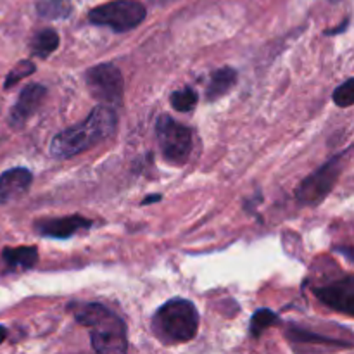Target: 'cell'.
I'll use <instances>...</instances> for the list:
<instances>
[{
  "label": "cell",
  "instance_id": "6da1fadb",
  "mask_svg": "<svg viewBox=\"0 0 354 354\" xmlns=\"http://www.w3.org/2000/svg\"><path fill=\"white\" fill-rule=\"evenodd\" d=\"M116 111L107 104H100L86 116L83 123L62 130L52 138L50 154L54 158H71L82 154L109 138L116 131Z\"/></svg>",
  "mask_w": 354,
  "mask_h": 354
},
{
  "label": "cell",
  "instance_id": "7a4b0ae2",
  "mask_svg": "<svg viewBox=\"0 0 354 354\" xmlns=\"http://www.w3.org/2000/svg\"><path fill=\"white\" fill-rule=\"evenodd\" d=\"M75 317L78 324L90 330V342L97 353L123 354L128 349L124 322L102 304H83Z\"/></svg>",
  "mask_w": 354,
  "mask_h": 354
},
{
  "label": "cell",
  "instance_id": "3957f363",
  "mask_svg": "<svg viewBox=\"0 0 354 354\" xmlns=\"http://www.w3.org/2000/svg\"><path fill=\"white\" fill-rule=\"evenodd\" d=\"M199 330V311L190 301L176 297L162 304L152 317V332L165 344L192 341Z\"/></svg>",
  "mask_w": 354,
  "mask_h": 354
},
{
  "label": "cell",
  "instance_id": "277c9868",
  "mask_svg": "<svg viewBox=\"0 0 354 354\" xmlns=\"http://www.w3.org/2000/svg\"><path fill=\"white\" fill-rule=\"evenodd\" d=\"M147 16L144 3L137 0H113L90 10L88 19L95 26H107L116 33L137 28Z\"/></svg>",
  "mask_w": 354,
  "mask_h": 354
},
{
  "label": "cell",
  "instance_id": "5b68a950",
  "mask_svg": "<svg viewBox=\"0 0 354 354\" xmlns=\"http://www.w3.org/2000/svg\"><path fill=\"white\" fill-rule=\"evenodd\" d=\"M156 131L166 161L176 166L185 165L192 152V130L169 116H162L158 120Z\"/></svg>",
  "mask_w": 354,
  "mask_h": 354
},
{
  "label": "cell",
  "instance_id": "8992f818",
  "mask_svg": "<svg viewBox=\"0 0 354 354\" xmlns=\"http://www.w3.org/2000/svg\"><path fill=\"white\" fill-rule=\"evenodd\" d=\"M349 152H351V149L335 156L327 165H324L320 169L311 173L308 178H304L296 190L297 201L301 204H310V206L320 204L325 199V196L330 192L332 187L335 185V182H337L339 175L342 171V166H344V158Z\"/></svg>",
  "mask_w": 354,
  "mask_h": 354
},
{
  "label": "cell",
  "instance_id": "52a82bcc",
  "mask_svg": "<svg viewBox=\"0 0 354 354\" xmlns=\"http://www.w3.org/2000/svg\"><path fill=\"white\" fill-rule=\"evenodd\" d=\"M90 93L107 106H120L123 100V76L114 64L102 62L93 66L85 75Z\"/></svg>",
  "mask_w": 354,
  "mask_h": 354
},
{
  "label": "cell",
  "instance_id": "ba28073f",
  "mask_svg": "<svg viewBox=\"0 0 354 354\" xmlns=\"http://www.w3.org/2000/svg\"><path fill=\"white\" fill-rule=\"evenodd\" d=\"M318 299L327 304L332 310L344 315H353L354 311V279L351 275L342 280L325 286L322 289H315Z\"/></svg>",
  "mask_w": 354,
  "mask_h": 354
},
{
  "label": "cell",
  "instance_id": "9c48e42d",
  "mask_svg": "<svg viewBox=\"0 0 354 354\" xmlns=\"http://www.w3.org/2000/svg\"><path fill=\"white\" fill-rule=\"evenodd\" d=\"M90 227H92V221L80 216V214H73V216L64 218H44V220L35 221L33 225L35 232L38 235L52 239H69L76 232L86 230Z\"/></svg>",
  "mask_w": 354,
  "mask_h": 354
},
{
  "label": "cell",
  "instance_id": "30bf717a",
  "mask_svg": "<svg viewBox=\"0 0 354 354\" xmlns=\"http://www.w3.org/2000/svg\"><path fill=\"white\" fill-rule=\"evenodd\" d=\"M45 95H47V88L44 85H38V83H30L28 86H24L23 92L17 97L16 104L10 109L9 114V123L10 127L21 128L28 120L31 118V114L40 107V104L44 102Z\"/></svg>",
  "mask_w": 354,
  "mask_h": 354
},
{
  "label": "cell",
  "instance_id": "8fae6325",
  "mask_svg": "<svg viewBox=\"0 0 354 354\" xmlns=\"http://www.w3.org/2000/svg\"><path fill=\"white\" fill-rule=\"evenodd\" d=\"M33 175L26 168H10L0 175V204L12 203L28 192Z\"/></svg>",
  "mask_w": 354,
  "mask_h": 354
},
{
  "label": "cell",
  "instance_id": "7c38bea8",
  "mask_svg": "<svg viewBox=\"0 0 354 354\" xmlns=\"http://www.w3.org/2000/svg\"><path fill=\"white\" fill-rule=\"evenodd\" d=\"M237 83V71L234 68H221L211 75L209 83L206 88V99L207 100H216L223 97L225 93L230 92L234 85Z\"/></svg>",
  "mask_w": 354,
  "mask_h": 354
},
{
  "label": "cell",
  "instance_id": "4fadbf2b",
  "mask_svg": "<svg viewBox=\"0 0 354 354\" xmlns=\"http://www.w3.org/2000/svg\"><path fill=\"white\" fill-rule=\"evenodd\" d=\"M2 259L9 270H31L38 261L37 248H6Z\"/></svg>",
  "mask_w": 354,
  "mask_h": 354
},
{
  "label": "cell",
  "instance_id": "5bb4252c",
  "mask_svg": "<svg viewBox=\"0 0 354 354\" xmlns=\"http://www.w3.org/2000/svg\"><path fill=\"white\" fill-rule=\"evenodd\" d=\"M59 47V35L55 30H41L40 33H37L31 40V54L37 55V57L45 59Z\"/></svg>",
  "mask_w": 354,
  "mask_h": 354
},
{
  "label": "cell",
  "instance_id": "9a60e30c",
  "mask_svg": "<svg viewBox=\"0 0 354 354\" xmlns=\"http://www.w3.org/2000/svg\"><path fill=\"white\" fill-rule=\"evenodd\" d=\"M197 100H199V97H197V93L194 92L192 88H189V86L176 90V92H173L171 97H169L171 107L175 111H178V113H189V111H192L194 107H196Z\"/></svg>",
  "mask_w": 354,
  "mask_h": 354
},
{
  "label": "cell",
  "instance_id": "2e32d148",
  "mask_svg": "<svg viewBox=\"0 0 354 354\" xmlns=\"http://www.w3.org/2000/svg\"><path fill=\"white\" fill-rule=\"evenodd\" d=\"M37 9L40 12V16L55 19V17L68 16L71 7H69L68 0H40Z\"/></svg>",
  "mask_w": 354,
  "mask_h": 354
},
{
  "label": "cell",
  "instance_id": "e0dca14e",
  "mask_svg": "<svg viewBox=\"0 0 354 354\" xmlns=\"http://www.w3.org/2000/svg\"><path fill=\"white\" fill-rule=\"evenodd\" d=\"M279 322V317H277L273 311L270 310H259L252 315L251 318V334L252 337H259L266 328L272 327L273 324Z\"/></svg>",
  "mask_w": 354,
  "mask_h": 354
},
{
  "label": "cell",
  "instance_id": "ac0fdd59",
  "mask_svg": "<svg viewBox=\"0 0 354 354\" xmlns=\"http://www.w3.org/2000/svg\"><path fill=\"white\" fill-rule=\"evenodd\" d=\"M35 69H37V66H35L31 61L17 62L16 68H14L9 75H7L6 83H3V88L7 90V88H10V86H14L21 78H24V76H30L31 73H35Z\"/></svg>",
  "mask_w": 354,
  "mask_h": 354
},
{
  "label": "cell",
  "instance_id": "d6986e66",
  "mask_svg": "<svg viewBox=\"0 0 354 354\" xmlns=\"http://www.w3.org/2000/svg\"><path fill=\"white\" fill-rule=\"evenodd\" d=\"M334 102L339 107H351L354 102V78H348L334 92Z\"/></svg>",
  "mask_w": 354,
  "mask_h": 354
},
{
  "label": "cell",
  "instance_id": "ffe728a7",
  "mask_svg": "<svg viewBox=\"0 0 354 354\" xmlns=\"http://www.w3.org/2000/svg\"><path fill=\"white\" fill-rule=\"evenodd\" d=\"M6 337H7L6 327H2V325H0V344H2V342L6 341Z\"/></svg>",
  "mask_w": 354,
  "mask_h": 354
},
{
  "label": "cell",
  "instance_id": "44dd1931",
  "mask_svg": "<svg viewBox=\"0 0 354 354\" xmlns=\"http://www.w3.org/2000/svg\"><path fill=\"white\" fill-rule=\"evenodd\" d=\"M161 199V196H152V197H145L144 199V204H152V201H159Z\"/></svg>",
  "mask_w": 354,
  "mask_h": 354
},
{
  "label": "cell",
  "instance_id": "7402d4cb",
  "mask_svg": "<svg viewBox=\"0 0 354 354\" xmlns=\"http://www.w3.org/2000/svg\"><path fill=\"white\" fill-rule=\"evenodd\" d=\"M156 2H166V0H156Z\"/></svg>",
  "mask_w": 354,
  "mask_h": 354
},
{
  "label": "cell",
  "instance_id": "603a6c76",
  "mask_svg": "<svg viewBox=\"0 0 354 354\" xmlns=\"http://www.w3.org/2000/svg\"><path fill=\"white\" fill-rule=\"evenodd\" d=\"M332 2H339V0H332Z\"/></svg>",
  "mask_w": 354,
  "mask_h": 354
}]
</instances>
